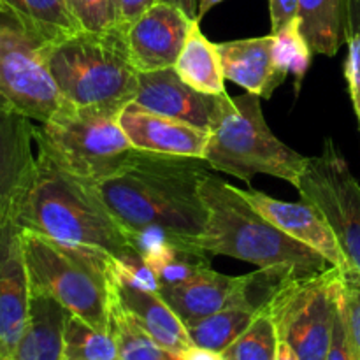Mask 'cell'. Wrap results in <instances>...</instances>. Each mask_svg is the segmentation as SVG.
Returning a JSON list of instances; mask_svg holds the SVG:
<instances>
[{
  "label": "cell",
  "instance_id": "1",
  "mask_svg": "<svg viewBox=\"0 0 360 360\" xmlns=\"http://www.w3.org/2000/svg\"><path fill=\"white\" fill-rule=\"evenodd\" d=\"M210 171L202 158L136 150L115 174L95 186L130 236L162 229L188 248L206 229L207 211L199 186Z\"/></svg>",
  "mask_w": 360,
  "mask_h": 360
},
{
  "label": "cell",
  "instance_id": "2",
  "mask_svg": "<svg viewBox=\"0 0 360 360\" xmlns=\"http://www.w3.org/2000/svg\"><path fill=\"white\" fill-rule=\"evenodd\" d=\"M14 220L60 245L95 250L116 259L136 250L97 186L65 172L41 151Z\"/></svg>",
  "mask_w": 360,
  "mask_h": 360
},
{
  "label": "cell",
  "instance_id": "3",
  "mask_svg": "<svg viewBox=\"0 0 360 360\" xmlns=\"http://www.w3.org/2000/svg\"><path fill=\"white\" fill-rule=\"evenodd\" d=\"M199 190L207 221L202 234L188 243L192 252L210 259L232 257L257 267L290 266L302 280L333 267L322 255L271 224L238 186L207 172Z\"/></svg>",
  "mask_w": 360,
  "mask_h": 360
},
{
  "label": "cell",
  "instance_id": "4",
  "mask_svg": "<svg viewBox=\"0 0 360 360\" xmlns=\"http://www.w3.org/2000/svg\"><path fill=\"white\" fill-rule=\"evenodd\" d=\"M48 69L63 101L74 109L118 112L139 90L122 25L79 32L48 46Z\"/></svg>",
  "mask_w": 360,
  "mask_h": 360
},
{
  "label": "cell",
  "instance_id": "5",
  "mask_svg": "<svg viewBox=\"0 0 360 360\" xmlns=\"http://www.w3.org/2000/svg\"><path fill=\"white\" fill-rule=\"evenodd\" d=\"M23 248L32 290L51 295L70 315L109 333L111 255L60 245L28 229H23Z\"/></svg>",
  "mask_w": 360,
  "mask_h": 360
},
{
  "label": "cell",
  "instance_id": "6",
  "mask_svg": "<svg viewBox=\"0 0 360 360\" xmlns=\"http://www.w3.org/2000/svg\"><path fill=\"white\" fill-rule=\"evenodd\" d=\"M204 160L213 171L250 183L257 174L297 185L308 157L280 141L267 125L260 97H232V108L211 129Z\"/></svg>",
  "mask_w": 360,
  "mask_h": 360
},
{
  "label": "cell",
  "instance_id": "7",
  "mask_svg": "<svg viewBox=\"0 0 360 360\" xmlns=\"http://www.w3.org/2000/svg\"><path fill=\"white\" fill-rule=\"evenodd\" d=\"M37 151L60 169L88 183L115 174L136 151L118 122V112L67 108L35 125Z\"/></svg>",
  "mask_w": 360,
  "mask_h": 360
},
{
  "label": "cell",
  "instance_id": "8",
  "mask_svg": "<svg viewBox=\"0 0 360 360\" xmlns=\"http://www.w3.org/2000/svg\"><path fill=\"white\" fill-rule=\"evenodd\" d=\"M9 11H0V97L35 123L70 108L48 69V46Z\"/></svg>",
  "mask_w": 360,
  "mask_h": 360
},
{
  "label": "cell",
  "instance_id": "9",
  "mask_svg": "<svg viewBox=\"0 0 360 360\" xmlns=\"http://www.w3.org/2000/svg\"><path fill=\"white\" fill-rule=\"evenodd\" d=\"M340 302V269L294 280L266 306L278 338L287 341L301 360H326Z\"/></svg>",
  "mask_w": 360,
  "mask_h": 360
},
{
  "label": "cell",
  "instance_id": "10",
  "mask_svg": "<svg viewBox=\"0 0 360 360\" xmlns=\"http://www.w3.org/2000/svg\"><path fill=\"white\" fill-rule=\"evenodd\" d=\"M295 188L323 214L347 262L360 273V185L330 137L319 157H308Z\"/></svg>",
  "mask_w": 360,
  "mask_h": 360
},
{
  "label": "cell",
  "instance_id": "11",
  "mask_svg": "<svg viewBox=\"0 0 360 360\" xmlns=\"http://www.w3.org/2000/svg\"><path fill=\"white\" fill-rule=\"evenodd\" d=\"M130 104L210 130L232 108V97L207 95L186 84L174 67L139 72V90Z\"/></svg>",
  "mask_w": 360,
  "mask_h": 360
},
{
  "label": "cell",
  "instance_id": "12",
  "mask_svg": "<svg viewBox=\"0 0 360 360\" xmlns=\"http://www.w3.org/2000/svg\"><path fill=\"white\" fill-rule=\"evenodd\" d=\"M30 278L23 229L14 218L0 220V360L16 350L30 313Z\"/></svg>",
  "mask_w": 360,
  "mask_h": 360
},
{
  "label": "cell",
  "instance_id": "13",
  "mask_svg": "<svg viewBox=\"0 0 360 360\" xmlns=\"http://www.w3.org/2000/svg\"><path fill=\"white\" fill-rule=\"evenodd\" d=\"M193 18L169 2H158L132 23L123 25L130 60L139 72L174 67Z\"/></svg>",
  "mask_w": 360,
  "mask_h": 360
},
{
  "label": "cell",
  "instance_id": "14",
  "mask_svg": "<svg viewBox=\"0 0 360 360\" xmlns=\"http://www.w3.org/2000/svg\"><path fill=\"white\" fill-rule=\"evenodd\" d=\"M35 122L0 101V220L16 217L35 171Z\"/></svg>",
  "mask_w": 360,
  "mask_h": 360
},
{
  "label": "cell",
  "instance_id": "15",
  "mask_svg": "<svg viewBox=\"0 0 360 360\" xmlns=\"http://www.w3.org/2000/svg\"><path fill=\"white\" fill-rule=\"evenodd\" d=\"M241 193L271 224L322 255L330 266L338 269L350 267L333 229L313 204L302 199L299 202H285L253 188L241 190Z\"/></svg>",
  "mask_w": 360,
  "mask_h": 360
},
{
  "label": "cell",
  "instance_id": "16",
  "mask_svg": "<svg viewBox=\"0 0 360 360\" xmlns=\"http://www.w3.org/2000/svg\"><path fill=\"white\" fill-rule=\"evenodd\" d=\"M118 122L136 150L204 160L210 130L151 112L136 104L125 105L120 111Z\"/></svg>",
  "mask_w": 360,
  "mask_h": 360
},
{
  "label": "cell",
  "instance_id": "17",
  "mask_svg": "<svg viewBox=\"0 0 360 360\" xmlns=\"http://www.w3.org/2000/svg\"><path fill=\"white\" fill-rule=\"evenodd\" d=\"M158 294L186 327L221 309L236 306L252 309L245 299V278L217 273L211 266L200 269L185 283L160 287Z\"/></svg>",
  "mask_w": 360,
  "mask_h": 360
},
{
  "label": "cell",
  "instance_id": "18",
  "mask_svg": "<svg viewBox=\"0 0 360 360\" xmlns=\"http://www.w3.org/2000/svg\"><path fill=\"white\" fill-rule=\"evenodd\" d=\"M225 79L245 88L246 94L271 98L287 79L278 69L273 53V35L218 42Z\"/></svg>",
  "mask_w": 360,
  "mask_h": 360
},
{
  "label": "cell",
  "instance_id": "19",
  "mask_svg": "<svg viewBox=\"0 0 360 360\" xmlns=\"http://www.w3.org/2000/svg\"><path fill=\"white\" fill-rule=\"evenodd\" d=\"M109 287L118 304L129 313L130 319L169 354L178 355L193 347L186 326L158 292L118 283L111 278Z\"/></svg>",
  "mask_w": 360,
  "mask_h": 360
},
{
  "label": "cell",
  "instance_id": "20",
  "mask_svg": "<svg viewBox=\"0 0 360 360\" xmlns=\"http://www.w3.org/2000/svg\"><path fill=\"white\" fill-rule=\"evenodd\" d=\"M69 316L70 313L51 295L32 290L27 327L9 360H65Z\"/></svg>",
  "mask_w": 360,
  "mask_h": 360
},
{
  "label": "cell",
  "instance_id": "21",
  "mask_svg": "<svg viewBox=\"0 0 360 360\" xmlns=\"http://www.w3.org/2000/svg\"><path fill=\"white\" fill-rule=\"evenodd\" d=\"M301 30L313 53L334 56L347 44L352 0H297Z\"/></svg>",
  "mask_w": 360,
  "mask_h": 360
},
{
  "label": "cell",
  "instance_id": "22",
  "mask_svg": "<svg viewBox=\"0 0 360 360\" xmlns=\"http://www.w3.org/2000/svg\"><path fill=\"white\" fill-rule=\"evenodd\" d=\"M199 23V20H193L185 46L174 63V70L197 91L207 95H225L227 88L220 51L218 46L202 34Z\"/></svg>",
  "mask_w": 360,
  "mask_h": 360
},
{
  "label": "cell",
  "instance_id": "23",
  "mask_svg": "<svg viewBox=\"0 0 360 360\" xmlns=\"http://www.w3.org/2000/svg\"><path fill=\"white\" fill-rule=\"evenodd\" d=\"M7 11L20 18L30 30L41 35L48 42H58L62 39L83 32L74 20L65 0H2Z\"/></svg>",
  "mask_w": 360,
  "mask_h": 360
},
{
  "label": "cell",
  "instance_id": "24",
  "mask_svg": "<svg viewBox=\"0 0 360 360\" xmlns=\"http://www.w3.org/2000/svg\"><path fill=\"white\" fill-rule=\"evenodd\" d=\"M255 311L246 308H227L213 315L200 319L199 322L188 326V336L193 347L221 354L225 348L231 347L243 333L250 327Z\"/></svg>",
  "mask_w": 360,
  "mask_h": 360
},
{
  "label": "cell",
  "instance_id": "25",
  "mask_svg": "<svg viewBox=\"0 0 360 360\" xmlns=\"http://www.w3.org/2000/svg\"><path fill=\"white\" fill-rule=\"evenodd\" d=\"M111 288V287H109ZM109 333L118 347L120 360H174V355L155 343L118 304L111 292L109 304Z\"/></svg>",
  "mask_w": 360,
  "mask_h": 360
},
{
  "label": "cell",
  "instance_id": "26",
  "mask_svg": "<svg viewBox=\"0 0 360 360\" xmlns=\"http://www.w3.org/2000/svg\"><path fill=\"white\" fill-rule=\"evenodd\" d=\"M65 360H120L118 347L111 333L70 315L65 326Z\"/></svg>",
  "mask_w": 360,
  "mask_h": 360
},
{
  "label": "cell",
  "instance_id": "27",
  "mask_svg": "<svg viewBox=\"0 0 360 360\" xmlns=\"http://www.w3.org/2000/svg\"><path fill=\"white\" fill-rule=\"evenodd\" d=\"M278 330L266 311L257 313L248 329L221 352L224 360H274L278 348Z\"/></svg>",
  "mask_w": 360,
  "mask_h": 360
},
{
  "label": "cell",
  "instance_id": "28",
  "mask_svg": "<svg viewBox=\"0 0 360 360\" xmlns=\"http://www.w3.org/2000/svg\"><path fill=\"white\" fill-rule=\"evenodd\" d=\"M271 35H273V53L278 69L287 76L294 74L301 81L311 65V56L315 55L301 30V20L295 18L281 30L271 32Z\"/></svg>",
  "mask_w": 360,
  "mask_h": 360
},
{
  "label": "cell",
  "instance_id": "29",
  "mask_svg": "<svg viewBox=\"0 0 360 360\" xmlns=\"http://www.w3.org/2000/svg\"><path fill=\"white\" fill-rule=\"evenodd\" d=\"M340 299L354 357L360 360V273L354 267L340 269Z\"/></svg>",
  "mask_w": 360,
  "mask_h": 360
},
{
  "label": "cell",
  "instance_id": "30",
  "mask_svg": "<svg viewBox=\"0 0 360 360\" xmlns=\"http://www.w3.org/2000/svg\"><path fill=\"white\" fill-rule=\"evenodd\" d=\"M109 278L118 283L132 285V287L143 288V290L158 292L160 285H158L157 276L151 271V267L144 262L143 257L132 250L123 257H111L109 259Z\"/></svg>",
  "mask_w": 360,
  "mask_h": 360
},
{
  "label": "cell",
  "instance_id": "31",
  "mask_svg": "<svg viewBox=\"0 0 360 360\" xmlns=\"http://www.w3.org/2000/svg\"><path fill=\"white\" fill-rule=\"evenodd\" d=\"M84 32H105L118 25L112 0H65Z\"/></svg>",
  "mask_w": 360,
  "mask_h": 360
},
{
  "label": "cell",
  "instance_id": "32",
  "mask_svg": "<svg viewBox=\"0 0 360 360\" xmlns=\"http://www.w3.org/2000/svg\"><path fill=\"white\" fill-rule=\"evenodd\" d=\"M347 46L348 53L347 60H345V77H347L348 91H350L352 104H354V111L360 127V14L354 0H352V16Z\"/></svg>",
  "mask_w": 360,
  "mask_h": 360
},
{
  "label": "cell",
  "instance_id": "33",
  "mask_svg": "<svg viewBox=\"0 0 360 360\" xmlns=\"http://www.w3.org/2000/svg\"><path fill=\"white\" fill-rule=\"evenodd\" d=\"M326 360H355L350 334H348L347 320H345L343 308H341V299L340 302H338V313H336V320H334L333 340H330V347H329V352H327Z\"/></svg>",
  "mask_w": 360,
  "mask_h": 360
},
{
  "label": "cell",
  "instance_id": "34",
  "mask_svg": "<svg viewBox=\"0 0 360 360\" xmlns=\"http://www.w3.org/2000/svg\"><path fill=\"white\" fill-rule=\"evenodd\" d=\"M297 0H269L271 32H278L297 18Z\"/></svg>",
  "mask_w": 360,
  "mask_h": 360
},
{
  "label": "cell",
  "instance_id": "35",
  "mask_svg": "<svg viewBox=\"0 0 360 360\" xmlns=\"http://www.w3.org/2000/svg\"><path fill=\"white\" fill-rule=\"evenodd\" d=\"M158 2H162V0H118V9H116L118 25L123 27V25L132 23L141 14H144L148 9L157 6Z\"/></svg>",
  "mask_w": 360,
  "mask_h": 360
},
{
  "label": "cell",
  "instance_id": "36",
  "mask_svg": "<svg viewBox=\"0 0 360 360\" xmlns=\"http://www.w3.org/2000/svg\"><path fill=\"white\" fill-rule=\"evenodd\" d=\"M174 360H224L220 354L211 350H204L199 347H190L188 350L174 355Z\"/></svg>",
  "mask_w": 360,
  "mask_h": 360
},
{
  "label": "cell",
  "instance_id": "37",
  "mask_svg": "<svg viewBox=\"0 0 360 360\" xmlns=\"http://www.w3.org/2000/svg\"><path fill=\"white\" fill-rule=\"evenodd\" d=\"M274 360H301V359H299V355L295 354V350L287 343V341L280 340L278 341V348H276V355H274Z\"/></svg>",
  "mask_w": 360,
  "mask_h": 360
},
{
  "label": "cell",
  "instance_id": "38",
  "mask_svg": "<svg viewBox=\"0 0 360 360\" xmlns=\"http://www.w3.org/2000/svg\"><path fill=\"white\" fill-rule=\"evenodd\" d=\"M164 2L172 4V6L179 7L185 11L190 18L197 20V9H199V0H164Z\"/></svg>",
  "mask_w": 360,
  "mask_h": 360
},
{
  "label": "cell",
  "instance_id": "39",
  "mask_svg": "<svg viewBox=\"0 0 360 360\" xmlns=\"http://www.w3.org/2000/svg\"><path fill=\"white\" fill-rule=\"evenodd\" d=\"M224 0H199V9H197V20H202L207 13H210L213 7H217L218 4H221Z\"/></svg>",
  "mask_w": 360,
  "mask_h": 360
},
{
  "label": "cell",
  "instance_id": "40",
  "mask_svg": "<svg viewBox=\"0 0 360 360\" xmlns=\"http://www.w3.org/2000/svg\"><path fill=\"white\" fill-rule=\"evenodd\" d=\"M0 11H7L6 4H4V2H2V0H0ZM9 13H11V11H9Z\"/></svg>",
  "mask_w": 360,
  "mask_h": 360
},
{
  "label": "cell",
  "instance_id": "41",
  "mask_svg": "<svg viewBox=\"0 0 360 360\" xmlns=\"http://www.w3.org/2000/svg\"><path fill=\"white\" fill-rule=\"evenodd\" d=\"M354 4H355V7H357V11H359V14H360V0H354Z\"/></svg>",
  "mask_w": 360,
  "mask_h": 360
},
{
  "label": "cell",
  "instance_id": "42",
  "mask_svg": "<svg viewBox=\"0 0 360 360\" xmlns=\"http://www.w3.org/2000/svg\"><path fill=\"white\" fill-rule=\"evenodd\" d=\"M112 6H115V9H118V0H112ZM118 21V20H116Z\"/></svg>",
  "mask_w": 360,
  "mask_h": 360
},
{
  "label": "cell",
  "instance_id": "43",
  "mask_svg": "<svg viewBox=\"0 0 360 360\" xmlns=\"http://www.w3.org/2000/svg\"><path fill=\"white\" fill-rule=\"evenodd\" d=\"M0 101H6V98H4V97H0ZM7 102V101H6Z\"/></svg>",
  "mask_w": 360,
  "mask_h": 360
}]
</instances>
